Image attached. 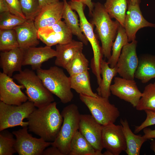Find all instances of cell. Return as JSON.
<instances>
[{
  "instance_id": "25",
  "label": "cell",
  "mask_w": 155,
  "mask_h": 155,
  "mask_svg": "<svg viewBox=\"0 0 155 155\" xmlns=\"http://www.w3.org/2000/svg\"><path fill=\"white\" fill-rule=\"evenodd\" d=\"M100 73L101 80L96 90L98 94L108 99L111 94V83L113 78L118 73L117 69L116 66L111 67L108 62L103 59L101 63Z\"/></svg>"
},
{
  "instance_id": "27",
  "label": "cell",
  "mask_w": 155,
  "mask_h": 155,
  "mask_svg": "<svg viewBox=\"0 0 155 155\" xmlns=\"http://www.w3.org/2000/svg\"><path fill=\"white\" fill-rule=\"evenodd\" d=\"M71 88L79 94L96 97L98 94L92 90L88 71L69 77Z\"/></svg>"
},
{
  "instance_id": "26",
  "label": "cell",
  "mask_w": 155,
  "mask_h": 155,
  "mask_svg": "<svg viewBox=\"0 0 155 155\" xmlns=\"http://www.w3.org/2000/svg\"><path fill=\"white\" fill-rule=\"evenodd\" d=\"M69 155H103L95 151L91 145L78 130L70 144Z\"/></svg>"
},
{
  "instance_id": "2",
  "label": "cell",
  "mask_w": 155,
  "mask_h": 155,
  "mask_svg": "<svg viewBox=\"0 0 155 155\" xmlns=\"http://www.w3.org/2000/svg\"><path fill=\"white\" fill-rule=\"evenodd\" d=\"M91 16L90 22L96 27L97 37L101 42L103 55L108 59L111 56L112 46L121 25L117 20H112L104 5L99 2L94 3Z\"/></svg>"
},
{
  "instance_id": "17",
  "label": "cell",
  "mask_w": 155,
  "mask_h": 155,
  "mask_svg": "<svg viewBox=\"0 0 155 155\" xmlns=\"http://www.w3.org/2000/svg\"><path fill=\"white\" fill-rule=\"evenodd\" d=\"M14 29L16 32L20 48L26 51L30 48L36 47L39 44L38 30L34 20H26L23 24Z\"/></svg>"
},
{
  "instance_id": "21",
  "label": "cell",
  "mask_w": 155,
  "mask_h": 155,
  "mask_svg": "<svg viewBox=\"0 0 155 155\" xmlns=\"http://www.w3.org/2000/svg\"><path fill=\"white\" fill-rule=\"evenodd\" d=\"M84 45L82 42L74 40L67 44L56 45L55 65L65 69L75 55L79 52L82 51Z\"/></svg>"
},
{
  "instance_id": "31",
  "label": "cell",
  "mask_w": 155,
  "mask_h": 155,
  "mask_svg": "<svg viewBox=\"0 0 155 155\" xmlns=\"http://www.w3.org/2000/svg\"><path fill=\"white\" fill-rule=\"evenodd\" d=\"M89 63L88 61L81 51L75 55L65 69L71 76L88 71Z\"/></svg>"
},
{
  "instance_id": "3",
  "label": "cell",
  "mask_w": 155,
  "mask_h": 155,
  "mask_svg": "<svg viewBox=\"0 0 155 155\" xmlns=\"http://www.w3.org/2000/svg\"><path fill=\"white\" fill-rule=\"evenodd\" d=\"M13 78L26 88L29 101L40 108L53 102L52 94L44 86L41 80L32 70L26 69L16 74Z\"/></svg>"
},
{
  "instance_id": "7",
  "label": "cell",
  "mask_w": 155,
  "mask_h": 155,
  "mask_svg": "<svg viewBox=\"0 0 155 155\" xmlns=\"http://www.w3.org/2000/svg\"><path fill=\"white\" fill-rule=\"evenodd\" d=\"M34 103L27 101L20 105H9L0 101V131L17 126H28L27 118L36 108Z\"/></svg>"
},
{
  "instance_id": "8",
  "label": "cell",
  "mask_w": 155,
  "mask_h": 155,
  "mask_svg": "<svg viewBox=\"0 0 155 155\" xmlns=\"http://www.w3.org/2000/svg\"><path fill=\"white\" fill-rule=\"evenodd\" d=\"M68 3L72 9L77 13L81 29L91 46L93 57L91 61V68L94 71H99L104 56L97 36L94 31V26L88 21L85 16L84 11L85 5L78 1H69Z\"/></svg>"
},
{
  "instance_id": "33",
  "label": "cell",
  "mask_w": 155,
  "mask_h": 155,
  "mask_svg": "<svg viewBox=\"0 0 155 155\" xmlns=\"http://www.w3.org/2000/svg\"><path fill=\"white\" fill-rule=\"evenodd\" d=\"M13 134L4 129L0 132V155H12L16 152L14 148L16 139Z\"/></svg>"
},
{
  "instance_id": "24",
  "label": "cell",
  "mask_w": 155,
  "mask_h": 155,
  "mask_svg": "<svg viewBox=\"0 0 155 155\" xmlns=\"http://www.w3.org/2000/svg\"><path fill=\"white\" fill-rule=\"evenodd\" d=\"M134 77L143 83L155 78V55H145L139 59Z\"/></svg>"
},
{
  "instance_id": "38",
  "label": "cell",
  "mask_w": 155,
  "mask_h": 155,
  "mask_svg": "<svg viewBox=\"0 0 155 155\" xmlns=\"http://www.w3.org/2000/svg\"><path fill=\"white\" fill-rule=\"evenodd\" d=\"M42 155H63L59 149L57 147L52 146L45 149L43 151Z\"/></svg>"
},
{
  "instance_id": "9",
  "label": "cell",
  "mask_w": 155,
  "mask_h": 155,
  "mask_svg": "<svg viewBox=\"0 0 155 155\" xmlns=\"http://www.w3.org/2000/svg\"><path fill=\"white\" fill-rule=\"evenodd\" d=\"M28 126L22 127L12 133L16 136L14 148L19 155H41L44 150L50 145L51 142L45 141L40 137H32L28 132Z\"/></svg>"
},
{
  "instance_id": "10",
  "label": "cell",
  "mask_w": 155,
  "mask_h": 155,
  "mask_svg": "<svg viewBox=\"0 0 155 155\" xmlns=\"http://www.w3.org/2000/svg\"><path fill=\"white\" fill-rule=\"evenodd\" d=\"M137 43L136 40L128 42L122 48L116 65L118 73L122 78L134 80L139 62L136 50Z\"/></svg>"
},
{
  "instance_id": "20",
  "label": "cell",
  "mask_w": 155,
  "mask_h": 155,
  "mask_svg": "<svg viewBox=\"0 0 155 155\" xmlns=\"http://www.w3.org/2000/svg\"><path fill=\"white\" fill-rule=\"evenodd\" d=\"M56 55L55 50L46 45L30 48L25 51L23 66L30 65L33 70H37L41 68L43 63Z\"/></svg>"
},
{
  "instance_id": "30",
  "label": "cell",
  "mask_w": 155,
  "mask_h": 155,
  "mask_svg": "<svg viewBox=\"0 0 155 155\" xmlns=\"http://www.w3.org/2000/svg\"><path fill=\"white\" fill-rule=\"evenodd\" d=\"M135 108L139 111L150 110L155 112V82L145 87Z\"/></svg>"
},
{
  "instance_id": "42",
  "label": "cell",
  "mask_w": 155,
  "mask_h": 155,
  "mask_svg": "<svg viewBox=\"0 0 155 155\" xmlns=\"http://www.w3.org/2000/svg\"><path fill=\"white\" fill-rule=\"evenodd\" d=\"M7 11L10 9L6 0H0V13Z\"/></svg>"
},
{
  "instance_id": "35",
  "label": "cell",
  "mask_w": 155,
  "mask_h": 155,
  "mask_svg": "<svg viewBox=\"0 0 155 155\" xmlns=\"http://www.w3.org/2000/svg\"><path fill=\"white\" fill-rule=\"evenodd\" d=\"M26 20L10 11L0 13V29L14 28L23 24Z\"/></svg>"
},
{
  "instance_id": "39",
  "label": "cell",
  "mask_w": 155,
  "mask_h": 155,
  "mask_svg": "<svg viewBox=\"0 0 155 155\" xmlns=\"http://www.w3.org/2000/svg\"><path fill=\"white\" fill-rule=\"evenodd\" d=\"M143 136L147 139H155V129L152 130L150 128H145L143 129Z\"/></svg>"
},
{
  "instance_id": "12",
  "label": "cell",
  "mask_w": 155,
  "mask_h": 155,
  "mask_svg": "<svg viewBox=\"0 0 155 155\" xmlns=\"http://www.w3.org/2000/svg\"><path fill=\"white\" fill-rule=\"evenodd\" d=\"M38 35L39 39L50 47L67 44L73 40L72 33L61 20L51 26L40 28Z\"/></svg>"
},
{
  "instance_id": "6",
  "label": "cell",
  "mask_w": 155,
  "mask_h": 155,
  "mask_svg": "<svg viewBox=\"0 0 155 155\" xmlns=\"http://www.w3.org/2000/svg\"><path fill=\"white\" fill-rule=\"evenodd\" d=\"M79 98L94 119L102 125L114 123L120 116L118 109L110 103L108 98L98 94L97 97H93L80 94Z\"/></svg>"
},
{
  "instance_id": "14",
  "label": "cell",
  "mask_w": 155,
  "mask_h": 155,
  "mask_svg": "<svg viewBox=\"0 0 155 155\" xmlns=\"http://www.w3.org/2000/svg\"><path fill=\"white\" fill-rule=\"evenodd\" d=\"M128 7L124 22V28L129 42L135 40L136 34L140 29L146 27L155 28V24L146 20L143 16L138 3L133 5L127 0Z\"/></svg>"
},
{
  "instance_id": "29",
  "label": "cell",
  "mask_w": 155,
  "mask_h": 155,
  "mask_svg": "<svg viewBox=\"0 0 155 155\" xmlns=\"http://www.w3.org/2000/svg\"><path fill=\"white\" fill-rule=\"evenodd\" d=\"M128 42L125 30L120 25L112 46L111 56L107 61L111 67L113 68L116 66L123 47Z\"/></svg>"
},
{
  "instance_id": "40",
  "label": "cell",
  "mask_w": 155,
  "mask_h": 155,
  "mask_svg": "<svg viewBox=\"0 0 155 155\" xmlns=\"http://www.w3.org/2000/svg\"><path fill=\"white\" fill-rule=\"evenodd\" d=\"M71 1L80 2L86 5L89 9V15L91 16L94 7V3L92 0H69Z\"/></svg>"
},
{
  "instance_id": "45",
  "label": "cell",
  "mask_w": 155,
  "mask_h": 155,
  "mask_svg": "<svg viewBox=\"0 0 155 155\" xmlns=\"http://www.w3.org/2000/svg\"><path fill=\"white\" fill-rule=\"evenodd\" d=\"M103 155H113L109 151L106 150L103 153Z\"/></svg>"
},
{
  "instance_id": "13",
  "label": "cell",
  "mask_w": 155,
  "mask_h": 155,
  "mask_svg": "<svg viewBox=\"0 0 155 155\" xmlns=\"http://www.w3.org/2000/svg\"><path fill=\"white\" fill-rule=\"evenodd\" d=\"M24 88L23 85L17 84L11 77L0 72V101L9 105H21L28 100L22 91Z\"/></svg>"
},
{
  "instance_id": "37",
  "label": "cell",
  "mask_w": 155,
  "mask_h": 155,
  "mask_svg": "<svg viewBox=\"0 0 155 155\" xmlns=\"http://www.w3.org/2000/svg\"><path fill=\"white\" fill-rule=\"evenodd\" d=\"M6 1L9 7L10 12L23 18L26 19L22 11L18 0H6Z\"/></svg>"
},
{
  "instance_id": "23",
  "label": "cell",
  "mask_w": 155,
  "mask_h": 155,
  "mask_svg": "<svg viewBox=\"0 0 155 155\" xmlns=\"http://www.w3.org/2000/svg\"><path fill=\"white\" fill-rule=\"evenodd\" d=\"M64 7L62 18L73 35L75 36L84 44L88 45V41L83 34L80 26L77 15L70 7L67 0H63Z\"/></svg>"
},
{
  "instance_id": "44",
  "label": "cell",
  "mask_w": 155,
  "mask_h": 155,
  "mask_svg": "<svg viewBox=\"0 0 155 155\" xmlns=\"http://www.w3.org/2000/svg\"><path fill=\"white\" fill-rule=\"evenodd\" d=\"M132 4L134 5L138 3H140V0H130Z\"/></svg>"
},
{
  "instance_id": "19",
  "label": "cell",
  "mask_w": 155,
  "mask_h": 155,
  "mask_svg": "<svg viewBox=\"0 0 155 155\" xmlns=\"http://www.w3.org/2000/svg\"><path fill=\"white\" fill-rule=\"evenodd\" d=\"M63 7V1H60L42 8L34 20L38 30L42 28L51 26L61 20Z\"/></svg>"
},
{
  "instance_id": "34",
  "label": "cell",
  "mask_w": 155,
  "mask_h": 155,
  "mask_svg": "<svg viewBox=\"0 0 155 155\" xmlns=\"http://www.w3.org/2000/svg\"><path fill=\"white\" fill-rule=\"evenodd\" d=\"M26 20L34 21L41 10L38 0H18Z\"/></svg>"
},
{
  "instance_id": "11",
  "label": "cell",
  "mask_w": 155,
  "mask_h": 155,
  "mask_svg": "<svg viewBox=\"0 0 155 155\" xmlns=\"http://www.w3.org/2000/svg\"><path fill=\"white\" fill-rule=\"evenodd\" d=\"M103 147L113 155H119L127 148L126 142L122 125L111 123L102 125Z\"/></svg>"
},
{
  "instance_id": "32",
  "label": "cell",
  "mask_w": 155,
  "mask_h": 155,
  "mask_svg": "<svg viewBox=\"0 0 155 155\" xmlns=\"http://www.w3.org/2000/svg\"><path fill=\"white\" fill-rule=\"evenodd\" d=\"M19 47L16 31L14 29H0V51H8Z\"/></svg>"
},
{
  "instance_id": "41",
  "label": "cell",
  "mask_w": 155,
  "mask_h": 155,
  "mask_svg": "<svg viewBox=\"0 0 155 155\" xmlns=\"http://www.w3.org/2000/svg\"><path fill=\"white\" fill-rule=\"evenodd\" d=\"M40 9L43 7L60 1L59 0H38Z\"/></svg>"
},
{
  "instance_id": "5",
  "label": "cell",
  "mask_w": 155,
  "mask_h": 155,
  "mask_svg": "<svg viewBox=\"0 0 155 155\" xmlns=\"http://www.w3.org/2000/svg\"><path fill=\"white\" fill-rule=\"evenodd\" d=\"M61 113L63 118V124L51 145L58 148L63 155H69L71 140L79 130L81 114L78 106L74 104L65 107Z\"/></svg>"
},
{
  "instance_id": "16",
  "label": "cell",
  "mask_w": 155,
  "mask_h": 155,
  "mask_svg": "<svg viewBox=\"0 0 155 155\" xmlns=\"http://www.w3.org/2000/svg\"><path fill=\"white\" fill-rule=\"evenodd\" d=\"M102 125L91 115L81 114L79 131L95 151L101 152L104 148L102 142Z\"/></svg>"
},
{
  "instance_id": "15",
  "label": "cell",
  "mask_w": 155,
  "mask_h": 155,
  "mask_svg": "<svg viewBox=\"0 0 155 155\" xmlns=\"http://www.w3.org/2000/svg\"><path fill=\"white\" fill-rule=\"evenodd\" d=\"M111 93L120 99L130 103L136 107L142 95L135 81L122 77H115L110 87Z\"/></svg>"
},
{
  "instance_id": "22",
  "label": "cell",
  "mask_w": 155,
  "mask_h": 155,
  "mask_svg": "<svg viewBox=\"0 0 155 155\" xmlns=\"http://www.w3.org/2000/svg\"><path fill=\"white\" fill-rule=\"evenodd\" d=\"M120 122L126 142L127 148L125 152L128 155H139L142 145L148 140L143 135H136L133 133L126 119H121Z\"/></svg>"
},
{
  "instance_id": "43",
  "label": "cell",
  "mask_w": 155,
  "mask_h": 155,
  "mask_svg": "<svg viewBox=\"0 0 155 155\" xmlns=\"http://www.w3.org/2000/svg\"><path fill=\"white\" fill-rule=\"evenodd\" d=\"M150 148L154 152L155 155V140L151 142Z\"/></svg>"
},
{
  "instance_id": "18",
  "label": "cell",
  "mask_w": 155,
  "mask_h": 155,
  "mask_svg": "<svg viewBox=\"0 0 155 155\" xmlns=\"http://www.w3.org/2000/svg\"><path fill=\"white\" fill-rule=\"evenodd\" d=\"M25 51L18 47L1 51L0 65L3 72L11 77L14 72L22 71Z\"/></svg>"
},
{
  "instance_id": "28",
  "label": "cell",
  "mask_w": 155,
  "mask_h": 155,
  "mask_svg": "<svg viewBox=\"0 0 155 155\" xmlns=\"http://www.w3.org/2000/svg\"><path fill=\"white\" fill-rule=\"evenodd\" d=\"M104 8L111 18H115L124 27L126 11L127 0H106Z\"/></svg>"
},
{
  "instance_id": "4",
  "label": "cell",
  "mask_w": 155,
  "mask_h": 155,
  "mask_svg": "<svg viewBox=\"0 0 155 155\" xmlns=\"http://www.w3.org/2000/svg\"><path fill=\"white\" fill-rule=\"evenodd\" d=\"M36 74L46 88L57 96L62 103H67L73 99L69 77L62 69L56 65L47 69H38Z\"/></svg>"
},
{
  "instance_id": "1",
  "label": "cell",
  "mask_w": 155,
  "mask_h": 155,
  "mask_svg": "<svg viewBox=\"0 0 155 155\" xmlns=\"http://www.w3.org/2000/svg\"><path fill=\"white\" fill-rule=\"evenodd\" d=\"M57 104L54 102L36 108L27 118L29 131L46 142L55 140L63 124V117L57 108Z\"/></svg>"
},
{
  "instance_id": "36",
  "label": "cell",
  "mask_w": 155,
  "mask_h": 155,
  "mask_svg": "<svg viewBox=\"0 0 155 155\" xmlns=\"http://www.w3.org/2000/svg\"><path fill=\"white\" fill-rule=\"evenodd\" d=\"M144 111L146 115V118L140 125L135 127L134 133H138L148 126L155 125V112L150 110Z\"/></svg>"
}]
</instances>
